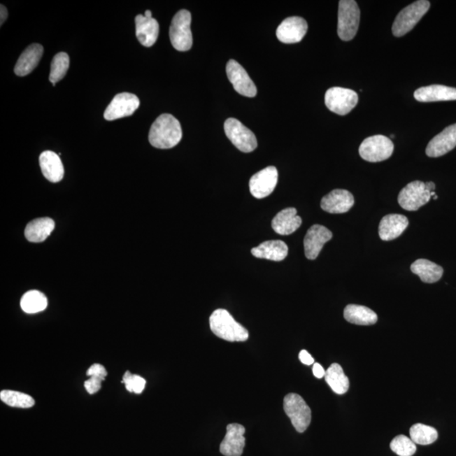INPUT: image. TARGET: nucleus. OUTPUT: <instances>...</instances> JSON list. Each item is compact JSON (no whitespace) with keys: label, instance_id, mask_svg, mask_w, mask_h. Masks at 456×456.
<instances>
[{"label":"nucleus","instance_id":"obj_1","mask_svg":"<svg viewBox=\"0 0 456 456\" xmlns=\"http://www.w3.org/2000/svg\"><path fill=\"white\" fill-rule=\"evenodd\" d=\"M181 124L176 117L169 113L162 114L150 127L149 141L158 149H170L182 139Z\"/></svg>","mask_w":456,"mask_h":456},{"label":"nucleus","instance_id":"obj_2","mask_svg":"<svg viewBox=\"0 0 456 456\" xmlns=\"http://www.w3.org/2000/svg\"><path fill=\"white\" fill-rule=\"evenodd\" d=\"M210 327L215 336L227 341H245L250 336L248 329L237 322L226 309L219 308L213 313Z\"/></svg>","mask_w":456,"mask_h":456},{"label":"nucleus","instance_id":"obj_3","mask_svg":"<svg viewBox=\"0 0 456 456\" xmlns=\"http://www.w3.org/2000/svg\"><path fill=\"white\" fill-rule=\"evenodd\" d=\"M360 22V10L354 0H341L338 10L337 34L342 41H351L357 34Z\"/></svg>","mask_w":456,"mask_h":456},{"label":"nucleus","instance_id":"obj_4","mask_svg":"<svg viewBox=\"0 0 456 456\" xmlns=\"http://www.w3.org/2000/svg\"><path fill=\"white\" fill-rule=\"evenodd\" d=\"M430 8V2L427 0H418L403 9L394 20L392 32L394 36H401L408 34L415 26L420 22Z\"/></svg>","mask_w":456,"mask_h":456},{"label":"nucleus","instance_id":"obj_5","mask_svg":"<svg viewBox=\"0 0 456 456\" xmlns=\"http://www.w3.org/2000/svg\"><path fill=\"white\" fill-rule=\"evenodd\" d=\"M191 14L186 10L178 12L171 24L169 36L175 50L189 51L193 45V36L190 29Z\"/></svg>","mask_w":456,"mask_h":456},{"label":"nucleus","instance_id":"obj_6","mask_svg":"<svg viewBox=\"0 0 456 456\" xmlns=\"http://www.w3.org/2000/svg\"><path fill=\"white\" fill-rule=\"evenodd\" d=\"M283 408L295 429L299 433H304L311 422V407L304 398L295 393L287 394L284 398Z\"/></svg>","mask_w":456,"mask_h":456},{"label":"nucleus","instance_id":"obj_7","mask_svg":"<svg viewBox=\"0 0 456 456\" xmlns=\"http://www.w3.org/2000/svg\"><path fill=\"white\" fill-rule=\"evenodd\" d=\"M226 136L236 148L244 153H250L257 148L255 134L238 120L230 117L224 124Z\"/></svg>","mask_w":456,"mask_h":456},{"label":"nucleus","instance_id":"obj_8","mask_svg":"<svg viewBox=\"0 0 456 456\" xmlns=\"http://www.w3.org/2000/svg\"><path fill=\"white\" fill-rule=\"evenodd\" d=\"M394 144L388 137L373 136L367 138L360 145L359 154L362 159L370 162L387 160L392 156Z\"/></svg>","mask_w":456,"mask_h":456},{"label":"nucleus","instance_id":"obj_9","mask_svg":"<svg viewBox=\"0 0 456 456\" xmlns=\"http://www.w3.org/2000/svg\"><path fill=\"white\" fill-rule=\"evenodd\" d=\"M325 103L332 112L338 115H345L356 107L357 93L351 89L332 87L325 93Z\"/></svg>","mask_w":456,"mask_h":456},{"label":"nucleus","instance_id":"obj_10","mask_svg":"<svg viewBox=\"0 0 456 456\" xmlns=\"http://www.w3.org/2000/svg\"><path fill=\"white\" fill-rule=\"evenodd\" d=\"M431 192L425 183L413 181L403 188L399 194L398 203L403 209L414 211L426 205L431 199Z\"/></svg>","mask_w":456,"mask_h":456},{"label":"nucleus","instance_id":"obj_11","mask_svg":"<svg viewBox=\"0 0 456 456\" xmlns=\"http://www.w3.org/2000/svg\"><path fill=\"white\" fill-rule=\"evenodd\" d=\"M140 104L138 97L132 93H120L114 97L111 103L106 108L105 120L113 121L131 116L139 108Z\"/></svg>","mask_w":456,"mask_h":456},{"label":"nucleus","instance_id":"obj_12","mask_svg":"<svg viewBox=\"0 0 456 456\" xmlns=\"http://www.w3.org/2000/svg\"><path fill=\"white\" fill-rule=\"evenodd\" d=\"M226 71L228 80L233 84L235 91L239 94L248 97H254L257 94V88L253 80L237 61L234 59L228 61Z\"/></svg>","mask_w":456,"mask_h":456},{"label":"nucleus","instance_id":"obj_13","mask_svg":"<svg viewBox=\"0 0 456 456\" xmlns=\"http://www.w3.org/2000/svg\"><path fill=\"white\" fill-rule=\"evenodd\" d=\"M278 181V169L275 166H267L250 178V193L256 199L266 198L274 191Z\"/></svg>","mask_w":456,"mask_h":456},{"label":"nucleus","instance_id":"obj_14","mask_svg":"<svg viewBox=\"0 0 456 456\" xmlns=\"http://www.w3.org/2000/svg\"><path fill=\"white\" fill-rule=\"evenodd\" d=\"M308 31V23L302 17L292 16L285 19L276 30V36L280 42L287 44L301 42Z\"/></svg>","mask_w":456,"mask_h":456},{"label":"nucleus","instance_id":"obj_15","mask_svg":"<svg viewBox=\"0 0 456 456\" xmlns=\"http://www.w3.org/2000/svg\"><path fill=\"white\" fill-rule=\"evenodd\" d=\"M332 233L327 227L313 225L309 228L305 236L304 245L305 256L311 260L315 259L325 243L332 238Z\"/></svg>","mask_w":456,"mask_h":456},{"label":"nucleus","instance_id":"obj_16","mask_svg":"<svg viewBox=\"0 0 456 456\" xmlns=\"http://www.w3.org/2000/svg\"><path fill=\"white\" fill-rule=\"evenodd\" d=\"M245 427L238 423H231L227 426V433L220 451L225 456H241L245 446Z\"/></svg>","mask_w":456,"mask_h":456},{"label":"nucleus","instance_id":"obj_17","mask_svg":"<svg viewBox=\"0 0 456 456\" xmlns=\"http://www.w3.org/2000/svg\"><path fill=\"white\" fill-rule=\"evenodd\" d=\"M456 146V124L448 126L432 139L427 146L426 154L429 157H439L450 152Z\"/></svg>","mask_w":456,"mask_h":456},{"label":"nucleus","instance_id":"obj_18","mask_svg":"<svg viewBox=\"0 0 456 456\" xmlns=\"http://www.w3.org/2000/svg\"><path fill=\"white\" fill-rule=\"evenodd\" d=\"M354 205L352 193L345 190H335L325 195L321 201V208L332 214L348 213Z\"/></svg>","mask_w":456,"mask_h":456},{"label":"nucleus","instance_id":"obj_19","mask_svg":"<svg viewBox=\"0 0 456 456\" xmlns=\"http://www.w3.org/2000/svg\"><path fill=\"white\" fill-rule=\"evenodd\" d=\"M409 225L408 219L400 214H390L383 218L378 227V234L383 241H392L402 234Z\"/></svg>","mask_w":456,"mask_h":456},{"label":"nucleus","instance_id":"obj_20","mask_svg":"<svg viewBox=\"0 0 456 456\" xmlns=\"http://www.w3.org/2000/svg\"><path fill=\"white\" fill-rule=\"evenodd\" d=\"M414 97L421 103L456 100V88L442 85H431L423 87L414 92Z\"/></svg>","mask_w":456,"mask_h":456},{"label":"nucleus","instance_id":"obj_21","mask_svg":"<svg viewBox=\"0 0 456 456\" xmlns=\"http://www.w3.org/2000/svg\"><path fill=\"white\" fill-rule=\"evenodd\" d=\"M43 47L38 43L28 46L15 64V73L18 76H26L34 71L38 66L43 55Z\"/></svg>","mask_w":456,"mask_h":456},{"label":"nucleus","instance_id":"obj_22","mask_svg":"<svg viewBox=\"0 0 456 456\" xmlns=\"http://www.w3.org/2000/svg\"><path fill=\"white\" fill-rule=\"evenodd\" d=\"M39 164L43 176L52 183L62 180L64 169L59 155L51 150H47L40 155Z\"/></svg>","mask_w":456,"mask_h":456},{"label":"nucleus","instance_id":"obj_23","mask_svg":"<svg viewBox=\"0 0 456 456\" xmlns=\"http://www.w3.org/2000/svg\"><path fill=\"white\" fill-rule=\"evenodd\" d=\"M302 218L297 215L295 208H287L276 215L272 221L273 230L280 235H290L302 225Z\"/></svg>","mask_w":456,"mask_h":456},{"label":"nucleus","instance_id":"obj_24","mask_svg":"<svg viewBox=\"0 0 456 456\" xmlns=\"http://www.w3.org/2000/svg\"><path fill=\"white\" fill-rule=\"evenodd\" d=\"M251 253L256 258L282 262L288 255V247L282 240H269L252 248Z\"/></svg>","mask_w":456,"mask_h":456},{"label":"nucleus","instance_id":"obj_25","mask_svg":"<svg viewBox=\"0 0 456 456\" xmlns=\"http://www.w3.org/2000/svg\"><path fill=\"white\" fill-rule=\"evenodd\" d=\"M136 36L141 44L152 47L157 42L159 35V23L154 18L138 15L136 17Z\"/></svg>","mask_w":456,"mask_h":456},{"label":"nucleus","instance_id":"obj_26","mask_svg":"<svg viewBox=\"0 0 456 456\" xmlns=\"http://www.w3.org/2000/svg\"><path fill=\"white\" fill-rule=\"evenodd\" d=\"M55 223L51 218H44L34 220L28 223L25 235L28 241L41 243L45 241L52 231H54Z\"/></svg>","mask_w":456,"mask_h":456},{"label":"nucleus","instance_id":"obj_27","mask_svg":"<svg viewBox=\"0 0 456 456\" xmlns=\"http://www.w3.org/2000/svg\"><path fill=\"white\" fill-rule=\"evenodd\" d=\"M411 271L418 275L422 282L425 283H437L443 274V269L441 266L425 259L416 260L411 266Z\"/></svg>","mask_w":456,"mask_h":456},{"label":"nucleus","instance_id":"obj_28","mask_svg":"<svg viewBox=\"0 0 456 456\" xmlns=\"http://www.w3.org/2000/svg\"><path fill=\"white\" fill-rule=\"evenodd\" d=\"M344 318L349 323L357 325H371L378 321V315L372 309L356 304L345 308Z\"/></svg>","mask_w":456,"mask_h":456},{"label":"nucleus","instance_id":"obj_29","mask_svg":"<svg viewBox=\"0 0 456 456\" xmlns=\"http://www.w3.org/2000/svg\"><path fill=\"white\" fill-rule=\"evenodd\" d=\"M325 380L334 392L338 394L348 392L350 386L349 378L340 364H332L325 373Z\"/></svg>","mask_w":456,"mask_h":456},{"label":"nucleus","instance_id":"obj_30","mask_svg":"<svg viewBox=\"0 0 456 456\" xmlns=\"http://www.w3.org/2000/svg\"><path fill=\"white\" fill-rule=\"evenodd\" d=\"M48 306V299L43 293L32 290L24 294L20 301V307L27 313H36L45 311Z\"/></svg>","mask_w":456,"mask_h":456},{"label":"nucleus","instance_id":"obj_31","mask_svg":"<svg viewBox=\"0 0 456 456\" xmlns=\"http://www.w3.org/2000/svg\"><path fill=\"white\" fill-rule=\"evenodd\" d=\"M439 434L433 427L417 423L410 429V437L416 445L429 446L437 441Z\"/></svg>","mask_w":456,"mask_h":456},{"label":"nucleus","instance_id":"obj_32","mask_svg":"<svg viewBox=\"0 0 456 456\" xmlns=\"http://www.w3.org/2000/svg\"><path fill=\"white\" fill-rule=\"evenodd\" d=\"M70 67V58L66 52H59L55 56L51 63L50 80L52 85L64 78Z\"/></svg>","mask_w":456,"mask_h":456},{"label":"nucleus","instance_id":"obj_33","mask_svg":"<svg viewBox=\"0 0 456 456\" xmlns=\"http://www.w3.org/2000/svg\"><path fill=\"white\" fill-rule=\"evenodd\" d=\"M0 399L8 406L18 407V408H30L35 404L34 398L15 390H2L0 392Z\"/></svg>","mask_w":456,"mask_h":456},{"label":"nucleus","instance_id":"obj_34","mask_svg":"<svg viewBox=\"0 0 456 456\" xmlns=\"http://www.w3.org/2000/svg\"><path fill=\"white\" fill-rule=\"evenodd\" d=\"M390 449L399 456H413L417 450V446L411 438L398 435L390 443Z\"/></svg>","mask_w":456,"mask_h":456},{"label":"nucleus","instance_id":"obj_35","mask_svg":"<svg viewBox=\"0 0 456 456\" xmlns=\"http://www.w3.org/2000/svg\"><path fill=\"white\" fill-rule=\"evenodd\" d=\"M122 383H124L129 392L136 394H141L146 384L145 378L139 376H136V374H132L129 371L124 373Z\"/></svg>","mask_w":456,"mask_h":456},{"label":"nucleus","instance_id":"obj_36","mask_svg":"<svg viewBox=\"0 0 456 456\" xmlns=\"http://www.w3.org/2000/svg\"><path fill=\"white\" fill-rule=\"evenodd\" d=\"M107 374V370H106L103 365L99 364H93L87 372V376L99 378L103 381L105 380Z\"/></svg>","mask_w":456,"mask_h":456},{"label":"nucleus","instance_id":"obj_37","mask_svg":"<svg viewBox=\"0 0 456 456\" xmlns=\"http://www.w3.org/2000/svg\"><path fill=\"white\" fill-rule=\"evenodd\" d=\"M101 382H103V380H100L99 378L90 377L88 380L85 382V388L87 389L89 394H96L97 392H99L101 389Z\"/></svg>","mask_w":456,"mask_h":456},{"label":"nucleus","instance_id":"obj_38","mask_svg":"<svg viewBox=\"0 0 456 456\" xmlns=\"http://www.w3.org/2000/svg\"><path fill=\"white\" fill-rule=\"evenodd\" d=\"M299 360L305 365H312L315 364V359H313V357L306 351V350H302V351L299 352Z\"/></svg>","mask_w":456,"mask_h":456},{"label":"nucleus","instance_id":"obj_39","mask_svg":"<svg viewBox=\"0 0 456 456\" xmlns=\"http://www.w3.org/2000/svg\"><path fill=\"white\" fill-rule=\"evenodd\" d=\"M325 373H327V371H325L322 366H321L320 364H318V362L313 364V376H315L318 378H325Z\"/></svg>","mask_w":456,"mask_h":456},{"label":"nucleus","instance_id":"obj_40","mask_svg":"<svg viewBox=\"0 0 456 456\" xmlns=\"http://www.w3.org/2000/svg\"><path fill=\"white\" fill-rule=\"evenodd\" d=\"M0 8H1V11H0V13H1V20H0V25L3 26V24L6 22V20L8 17V11L6 9V6H3V5L0 6Z\"/></svg>","mask_w":456,"mask_h":456},{"label":"nucleus","instance_id":"obj_41","mask_svg":"<svg viewBox=\"0 0 456 456\" xmlns=\"http://www.w3.org/2000/svg\"><path fill=\"white\" fill-rule=\"evenodd\" d=\"M425 185L427 187V189L429 190L430 192H434L435 188H436V186H435L434 182H427L425 183Z\"/></svg>","mask_w":456,"mask_h":456},{"label":"nucleus","instance_id":"obj_42","mask_svg":"<svg viewBox=\"0 0 456 456\" xmlns=\"http://www.w3.org/2000/svg\"><path fill=\"white\" fill-rule=\"evenodd\" d=\"M145 17L152 18V11H150V10H145Z\"/></svg>","mask_w":456,"mask_h":456},{"label":"nucleus","instance_id":"obj_43","mask_svg":"<svg viewBox=\"0 0 456 456\" xmlns=\"http://www.w3.org/2000/svg\"><path fill=\"white\" fill-rule=\"evenodd\" d=\"M435 195H436V194H435L434 191V192H431V197H435Z\"/></svg>","mask_w":456,"mask_h":456},{"label":"nucleus","instance_id":"obj_44","mask_svg":"<svg viewBox=\"0 0 456 456\" xmlns=\"http://www.w3.org/2000/svg\"><path fill=\"white\" fill-rule=\"evenodd\" d=\"M438 199L437 195H435V197H434V199Z\"/></svg>","mask_w":456,"mask_h":456}]
</instances>
